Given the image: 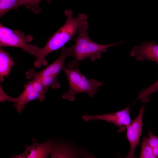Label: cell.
Instances as JSON below:
<instances>
[{"label": "cell", "instance_id": "3", "mask_svg": "<svg viewBox=\"0 0 158 158\" xmlns=\"http://www.w3.org/2000/svg\"><path fill=\"white\" fill-rule=\"evenodd\" d=\"M63 70L68 80L69 88L68 91L62 95V98L73 101L76 99V94L81 92L87 93L92 97L95 95L99 87L103 83L93 79L88 80L80 71L78 68L71 69L65 67Z\"/></svg>", "mask_w": 158, "mask_h": 158}, {"label": "cell", "instance_id": "14", "mask_svg": "<svg viewBox=\"0 0 158 158\" xmlns=\"http://www.w3.org/2000/svg\"><path fill=\"white\" fill-rule=\"evenodd\" d=\"M23 0H0V17L12 9L22 5Z\"/></svg>", "mask_w": 158, "mask_h": 158}, {"label": "cell", "instance_id": "6", "mask_svg": "<svg viewBox=\"0 0 158 158\" xmlns=\"http://www.w3.org/2000/svg\"><path fill=\"white\" fill-rule=\"evenodd\" d=\"M129 107L112 113L95 115H85L83 116L82 119L85 122L99 120L110 122L117 126L119 128L118 132L120 133L126 129L132 120Z\"/></svg>", "mask_w": 158, "mask_h": 158}, {"label": "cell", "instance_id": "15", "mask_svg": "<svg viewBox=\"0 0 158 158\" xmlns=\"http://www.w3.org/2000/svg\"><path fill=\"white\" fill-rule=\"evenodd\" d=\"M158 91V79L149 87L142 89L139 93L137 100H140L142 103L148 102L150 95Z\"/></svg>", "mask_w": 158, "mask_h": 158}, {"label": "cell", "instance_id": "7", "mask_svg": "<svg viewBox=\"0 0 158 158\" xmlns=\"http://www.w3.org/2000/svg\"><path fill=\"white\" fill-rule=\"evenodd\" d=\"M145 107L142 106L137 116L131 120L126 128V137L130 144V149L126 158L136 157L134 154L135 151L136 146L139 143L142 132V119Z\"/></svg>", "mask_w": 158, "mask_h": 158}, {"label": "cell", "instance_id": "8", "mask_svg": "<svg viewBox=\"0 0 158 158\" xmlns=\"http://www.w3.org/2000/svg\"><path fill=\"white\" fill-rule=\"evenodd\" d=\"M73 49V45L68 47H61L60 56L54 62L39 72H36L33 69L28 70L26 72L27 78L31 79L37 76L58 75L60 71L65 67V61L66 58L72 56Z\"/></svg>", "mask_w": 158, "mask_h": 158}, {"label": "cell", "instance_id": "11", "mask_svg": "<svg viewBox=\"0 0 158 158\" xmlns=\"http://www.w3.org/2000/svg\"><path fill=\"white\" fill-rule=\"evenodd\" d=\"M13 62L8 52L0 49V80L2 82L13 65Z\"/></svg>", "mask_w": 158, "mask_h": 158}, {"label": "cell", "instance_id": "17", "mask_svg": "<svg viewBox=\"0 0 158 158\" xmlns=\"http://www.w3.org/2000/svg\"><path fill=\"white\" fill-rule=\"evenodd\" d=\"M42 0H23L22 5L29 8L34 13H37L41 11L39 7L40 2ZM48 4L51 3L53 0H45Z\"/></svg>", "mask_w": 158, "mask_h": 158}, {"label": "cell", "instance_id": "12", "mask_svg": "<svg viewBox=\"0 0 158 158\" xmlns=\"http://www.w3.org/2000/svg\"><path fill=\"white\" fill-rule=\"evenodd\" d=\"M51 158H72L77 157L75 150L62 144L53 143L51 152Z\"/></svg>", "mask_w": 158, "mask_h": 158}, {"label": "cell", "instance_id": "2", "mask_svg": "<svg viewBox=\"0 0 158 158\" xmlns=\"http://www.w3.org/2000/svg\"><path fill=\"white\" fill-rule=\"evenodd\" d=\"M88 25L80 27L78 30V34L73 45L72 56L76 61L84 60L90 58L92 62L101 58L102 53L107 51V49L116 44L123 43L121 41L107 44H100L92 40L89 37L87 31Z\"/></svg>", "mask_w": 158, "mask_h": 158}, {"label": "cell", "instance_id": "18", "mask_svg": "<svg viewBox=\"0 0 158 158\" xmlns=\"http://www.w3.org/2000/svg\"><path fill=\"white\" fill-rule=\"evenodd\" d=\"M149 143L152 148L153 153L157 158H158V137L153 135L148 130Z\"/></svg>", "mask_w": 158, "mask_h": 158}, {"label": "cell", "instance_id": "5", "mask_svg": "<svg viewBox=\"0 0 158 158\" xmlns=\"http://www.w3.org/2000/svg\"><path fill=\"white\" fill-rule=\"evenodd\" d=\"M48 90L44 88L36 78L27 82L24 86V90L17 98H14L13 107L18 113L23 110L25 105L29 102L35 99L40 101L44 100L45 93Z\"/></svg>", "mask_w": 158, "mask_h": 158}, {"label": "cell", "instance_id": "1", "mask_svg": "<svg viewBox=\"0 0 158 158\" xmlns=\"http://www.w3.org/2000/svg\"><path fill=\"white\" fill-rule=\"evenodd\" d=\"M64 13L67 18L65 23L51 37L43 47L40 48L34 63L35 68H40L42 66L46 65L47 62L45 58L48 54L63 47L73 39L80 27L89 24L85 14L80 13L78 17H74L73 12L71 10H66Z\"/></svg>", "mask_w": 158, "mask_h": 158}, {"label": "cell", "instance_id": "19", "mask_svg": "<svg viewBox=\"0 0 158 158\" xmlns=\"http://www.w3.org/2000/svg\"><path fill=\"white\" fill-rule=\"evenodd\" d=\"M0 101L3 102L6 101L13 102L14 98V97H11L7 95L4 92L1 86L0 89Z\"/></svg>", "mask_w": 158, "mask_h": 158}, {"label": "cell", "instance_id": "16", "mask_svg": "<svg viewBox=\"0 0 158 158\" xmlns=\"http://www.w3.org/2000/svg\"><path fill=\"white\" fill-rule=\"evenodd\" d=\"M142 148L139 158H156L152 149L150 145L148 138L144 136L141 142Z\"/></svg>", "mask_w": 158, "mask_h": 158}, {"label": "cell", "instance_id": "9", "mask_svg": "<svg viewBox=\"0 0 158 158\" xmlns=\"http://www.w3.org/2000/svg\"><path fill=\"white\" fill-rule=\"evenodd\" d=\"M130 55L135 57L138 61L147 60L158 64V44L154 41H145L139 46H134Z\"/></svg>", "mask_w": 158, "mask_h": 158}, {"label": "cell", "instance_id": "13", "mask_svg": "<svg viewBox=\"0 0 158 158\" xmlns=\"http://www.w3.org/2000/svg\"><path fill=\"white\" fill-rule=\"evenodd\" d=\"M58 75H49L46 76H37L34 78H37L43 87L47 90L51 87L54 89L59 88L61 85L57 78Z\"/></svg>", "mask_w": 158, "mask_h": 158}, {"label": "cell", "instance_id": "4", "mask_svg": "<svg viewBox=\"0 0 158 158\" xmlns=\"http://www.w3.org/2000/svg\"><path fill=\"white\" fill-rule=\"evenodd\" d=\"M33 39L31 35H25L18 30H12L0 24L1 48L3 47H18L36 57L40 48L28 44Z\"/></svg>", "mask_w": 158, "mask_h": 158}, {"label": "cell", "instance_id": "10", "mask_svg": "<svg viewBox=\"0 0 158 158\" xmlns=\"http://www.w3.org/2000/svg\"><path fill=\"white\" fill-rule=\"evenodd\" d=\"M32 145H26L25 151L22 154H14L12 158H47L51 154L53 143L49 140L38 143L34 139Z\"/></svg>", "mask_w": 158, "mask_h": 158}]
</instances>
